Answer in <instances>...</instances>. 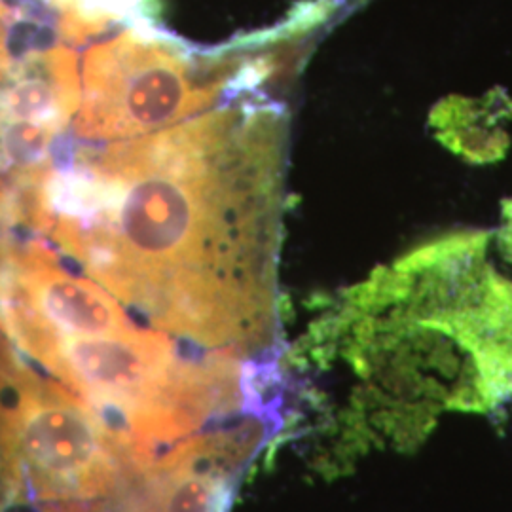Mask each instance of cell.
<instances>
[{"mask_svg": "<svg viewBox=\"0 0 512 512\" xmlns=\"http://www.w3.org/2000/svg\"><path fill=\"white\" fill-rule=\"evenodd\" d=\"M141 473L105 421L63 387L25 370L0 450V486L44 512H109Z\"/></svg>", "mask_w": 512, "mask_h": 512, "instance_id": "obj_1", "label": "cell"}, {"mask_svg": "<svg viewBox=\"0 0 512 512\" xmlns=\"http://www.w3.org/2000/svg\"><path fill=\"white\" fill-rule=\"evenodd\" d=\"M209 103L211 88H196L181 55L154 40L124 35L88 54L78 131L129 137L169 128Z\"/></svg>", "mask_w": 512, "mask_h": 512, "instance_id": "obj_2", "label": "cell"}, {"mask_svg": "<svg viewBox=\"0 0 512 512\" xmlns=\"http://www.w3.org/2000/svg\"><path fill=\"white\" fill-rule=\"evenodd\" d=\"M6 19V10H4V6H2V2H0V31H2V21Z\"/></svg>", "mask_w": 512, "mask_h": 512, "instance_id": "obj_3", "label": "cell"}]
</instances>
